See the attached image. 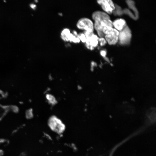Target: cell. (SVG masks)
<instances>
[{"label":"cell","instance_id":"ba28073f","mask_svg":"<svg viewBox=\"0 0 156 156\" xmlns=\"http://www.w3.org/2000/svg\"><path fill=\"white\" fill-rule=\"evenodd\" d=\"M113 25L114 29L119 31L122 30L127 26L125 20L122 18L116 19L113 22Z\"/></svg>","mask_w":156,"mask_h":156},{"label":"cell","instance_id":"9a60e30c","mask_svg":"<svg viewBox=\"0 0 156 156\" xmlns=\"http://www.w3.org/2000/svg\"><path fill=\"white\" fill-rule=\"evenodd\" d=\"M5 146V143L3 141H0V155L3 152Z\"/></svg>","mask_w":156,"mask_h":156},{"label":"cell","instance_id":"5bb4252c","mask_svg":"<svg viewBox=\"0 0 156 156\" xmlns=\"http://www.w3.org/2000/svg\"><path fill=\"white\" fill-rule=\"evenodd\" d=\"M98 42L101 46H104L107 43V41L104 38H100L99 37Z\"/></svg>","mask_w":156,"mask_h":156},{"label":"cell","instance_id":"3957f363","mask_svg":"<svg viewBox=\"0 0 156 156\" xmlns=\"http://www.w3.org/2000/svg\"><path fill=\"white\" fill-rule=\"evenodd\" d=\"M76 26L79 29L90 32H93L94 28V23L90 19L83 17L78 20Z\"/></svg>","mask_w":156,"mask_h":156},{"label":"cell","instance_id":"277c9868","mask_svg":"<svg viewBox=\"0 0 156 156\" xmlns=\"http://www.w3.org/2000/svg\"><path fill=\"white\" fill-rule=\"evenodd\" d=\"M97 2L101 5L103 10L107 14H111L115 9L114 4L112 0H98Z\"/></svg>","mask_w":156,"mask_h":156},{"label":"cell","instance_id":"9c48e42d","mask_svg":"<svg viewBox=\"0 0 156 156\" xmlns=\"http://www.w3.org/2000/svg\"><path fill=\"white\" fill-rule=\"evenodd\" d=\"M99 37L94 33L90 37L86 38V45L90 46L94 48L97 47L99 44Z\"/></svg>","mask_w":156,"mask_h":156},{"label":"cell","instance_id":"8fae6325","mask_svg":"<svg viewBox=\"0 0 156 156\" xmlns=\"http://www.w3.org/2000/svg\"><path fill=\"white\" fill-rule=\"evenodd\" d=\"M69 41L75 43H79L80 41L77 36L74 35L73 34L71 33L69 38Z\"/></svg>","mask_w":156,"mask_h":156},{"label":"cell","instance_id":"5b68a950","mask_svg":"<svg viewBox=\"0 0 156 156\" xmlns=\"http://www.w3.org/2000/svg\"><path fill=\"white\" fill-rule=\"evenodd\" d=\"M119 31L113 28L111 32L105 37L107 42L110 45L116 44L118 42Z\"/></svg>","mask_w":156,"mask_h":156},{"label":"cell","instance_id":"e0dca14e","mask_svg":"<svg viewBox=\"0 0 156 156\" xmlns=\"http://www.w3.org/2000/svg\"><path fill=\"white\" fill-rule=\"evenodd\" d=\"M100 54L103 57H105L106 54V52L105 50H102L100 51Z\"/></svg>","mask_w":156,"mask_h":156},{"label":"cell","instance_id":"7c38bea8","mask_svg":"<svg viewBox=\"0 0 156 156\" xmlns=\"http://www.w3.org/2000/svg\"><path fill=\"white\" fill-rule=\"evenodd\" d=\"M47 98L48 101L51 104H54L56 102L55 97L52 95L49 94H47Z\"/></svg>","mask_w":156,"mask_h":156},{"label":"cell","instance_id":"7a4b0ae2","mask_svg":"<svg viewBox=\"0 0 156 156\" xmlns=\"http://www.w3.org/2000/svg\"><path fill=\"white\" fill-rule=\"evenodd\" d=\"M131 36V30L127 25L122 30L119 31L118 42L121 45H128L130 43Z\"/></svg>","mask_w":156,"mask_h":156},{"label":"cell","instance_id":"4fadbf2b","mask_svg":"<svg viewBox=\"0 0 156 156\" xmlns=\"http://www.w3.org/2000/svg\"><path fill=\"white\" fill-rule=\"evenodd\" d=\"M77 36L79 38L80 41H81L83 43H85L86 38L83 33H80L78 34Z\"/></svg>","mask_w":156,"mask_h":156},{"label":"cell","instance_id":"8992f818","mask_svg":"<svg viewBox=\"0 0 156 156\" xmlns=\"http://www.w3.org/2000/svg\"><path fill=\"white\" fill-rule=\"evenodd\" d=\"M94 21V28L96 31H102L103 28L106 26L113 27V22L110 19L97 20Z\"/></svg>","mask_w":156,"mask_h":156},{"label":"cell","instance_id":"6da1fadb","mask_svg":"<svg viewBox=\"0 0 156 156\" xmlns=\"http://www.w3.org/2000/svg\"><path fill=\"white\" fill-rule=\"evenodd\" d=\"M48 125L51 130L58 134L62 133L66 128L65 125L62 121L54 116L49 118L48 121Z\"/></svg>","mask_w":156,"mask_h":156},{"label":"cell","instance_id":"30bf717a","mask_svg":"<svg viewBox=\"0 0 156 156\" xmlns=\"http://www.w3.org/2000/svg\"><path fill=\"white\" fill-rule=\"evenodd\" d=\"M71 33L68 29L67 28L64 29L61 32V38L65 41H69Z\"/></svg>","mask_w":156,"mask_h":156},{"label":"cell","instance_id":"52a82bcc","mask_svg":"<svg viewBox=\"0 0 156 156\" xmlns=\"http://www.w3.org/2000/svg\"><path fill=\"white\" fill-rule=\"evenodd\" d=\"M92 19L95 21L97 20L110 19L109 15L105 12L100 11H96L92 14Z\"/></svg>","mask_w":156,"mask_h":156},{"label":"cell","instance_id":"2e32d148","mask_svg":"<svg viewBox=\"0 0 156 156\" xmlns=\"http://www.w3.org/2000/svg\"><path fill=\"white\" fill-rule=\"evenodd\" d=\"M97 32L100 38H105V35L102 31H97Z\"/></svg>","mask_w":156,"mask_h":156}]
</instances>
